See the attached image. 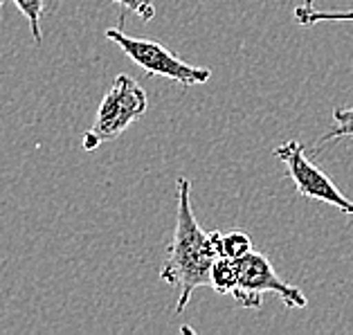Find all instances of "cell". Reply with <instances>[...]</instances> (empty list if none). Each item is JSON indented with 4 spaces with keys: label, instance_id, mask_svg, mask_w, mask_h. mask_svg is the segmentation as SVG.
Returning a JSON list of instances; mask_svg holds the SVG:
<instances>
[{
    "label": "cell",
    "instance_id": "cell-1",
    "mask_svg": "<svg viewBox=\"0 0 353 335\" xmlns=\"http://www.w3.org/2000/svg\"><path fill=\"white\" fill-rule=\"evenodd\" d=\"M176 230L160 279L176 288V313H183L196 288L210 286V270L219 256L212 232H205L192 212V180L178 178Z\"/></svg>",
    "mask_w": 353,
    "mask_h": 335
},
{
    "label": "cell",
    "instance_id": "cell-2",
    "mask_svg": "<svg viewBox=\"0 0 353 335\" xmlns=\"http://www.w3.org/2000/svg\"><path fill=\"white\" fill-rule=\"evenodd\" d=\"M149 108V97L140 83L128 74H117L110 90L104 94L97 108V117L88 133L83 135L81 147L94 151L104 142H113L122 135L135 119H140Z\"/></svg>",
    "mask_w": 353,
    "mask_h": 335
},
{
    "label": "cell",
    "instance_id": "cell-3",
    "mask_svg": "<svg viewBox=\"0 0 353 335\" xmlns=\"http://www.w3.org/2000/svg\"><path fill=\"white\" fill-rule=\"evenodd\" d=\"M122 25L106 30V39H110L122 52L131 59L135 65H140L146 74H158L167 77V79L176 81L180 85H201L212 79L210 68H198L183 61L178 54H174L165 45H160L158 41L149 39H133L122 32Z\"/></svg>",
    "mask_w": 353,
    "mask_h": 335
},
{
    "label": "cell",
    "instance_id": "cell-4",
    "mask_svg": "<svg viewBox=\"0 0 353 335\" xmlns=\"http://www.w3.org/2000/svg\"><path fill=\"white\" fill-rule=\"evenodd\" d=\"M236 288L232 290V299L236 302V306L261 308L265 293H274L288 308L306 306V295L299 288L281 281L270 259L261 252L250 250L241 259H236Z\"/></svg>",
    "mask_w": 353,
    "mask_h": 335
},
{
    "label": "cell",
    "instance_id": "cell-5",
    "mask_svg": "<svg viewBox=\"0 0 353 335\" xmlns=\"http://www.w3.org/2000/svg\"><path fill=\"white\" fill-rule=\"evenodd\" d=\"M274 158L286 165V176L292 180V185H295L299 196L326 203L353 219V201L347 199V196L333 185V180L326 176L320 167H315L313 162L308 160L304 144L299 140H288L279 144V147L274 149Z\"/></svg>",
    "mask_w": 353,
    "mask_h": 335
},
{
    "label": "cell",
    "instance_id": "cell-6",
    "mask_svg": "<svg viewBox=\"0 0 353 335\" xmlns=\"http://www.w3.org/2000/svg\"><path fill=\"white\" fill-rule=\"evenodd\" d=\"M236 261L225 259V256H216L210 270V286L219 295H232V290L236 288Z\"/></svg>",
    "mask_w": 353,
    "mask_h": 335
},
{
    "label": "cell",
    "instance_id": "cell-7",
    "mask_svg": "<svg viewBox=\"0 0 353 335\" xmlns=\"http://www.w3.org/2000/svg\"><path fill=\"white\" fill-rule=\"evenodd\" d=\"M295 21L304 28H313L317 23H338V21H353V10H315L313 3H304L295 7Z\"/></svg>",
    "mask_w": 353,
    "mask_h": 335
},
{
    "label": "cell",
    "instance_id": "cell-8",
    "mask_svg": "<svg viewBox=\"0 0 353 335\" xmlns=\"http://www.w3.org/2000/svg\"><path fill=\"white\" fill-rule=\"evenodd\" d=\"M252 250V241L245 232H223L216 230V252L219 256H225V259H241L243 254H248Z\"/></svg>",
    "mask_w": 353,
    "mask_h": 335
},
{
    "label": "cell",
    "instance_id": "cell-9",
    "mask_svg": "<svg viewBox=\"0 0 353 335\" xmlns=\"http://www.w3.org/2000/svg\"><path fill=\"white\" fill-rule=\"evenodd\" d=\"M14 5L19 7V12L25 16V19H28L34 41L41 43L43 41L41 19H43V7H46V0H14Z\"/></svg>",
    "mask_w": 353,
    "mask_h": 335
},
{
    "label": "cell",
    "instance_id": "cell-10",
    "mask_svg": "<svg viewBox=\"0 0 353 335\" xmlns=\"http://www.w3.org/2000/svg\"><path fill=\"white\" fill-rule=\"evenodd\" d=\"M342 137H353V106L333 110V128L322 135V142H338Z\"/></svg>",
    "mask_w": 353,
    "mask_h": 335
},
{
    "label": "cell",
    "instance_id": "cell-11",
    "mask_svg": "<svg viewBox=\"0 0 353 335\" xmlns=\"http://www.w3.org/2000/svg\"><path fill=\"white\" fill-rule=\"evenodd\" d=\"M119 7H124L126 12L135 14L137 19L142 21H151L153 16H156V5H153V0H113Z\"/></svg>",
    "mask_w": 353,
    "mask_h": 335
},
{
    "label": "cell",
    "instance_id": "cell-12",
    "mask_svg": "<svg viewBox=\"0 0 353 335\" xmlns=\"http://www.w3.org/2000/svg\"><path fill=\"white\" fill-rule=\"evenodd\" d=\"M306 3H313V0H306Z\"/></svg>",
    "mask_w": 353,
    "mask_h": 335
}]
</instances>
